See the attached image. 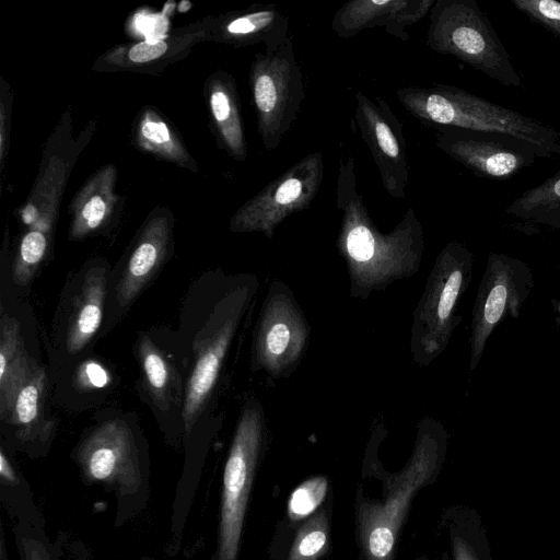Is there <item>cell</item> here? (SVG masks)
<instances>
[{"label": "cell", "instance_id": "obj_3", "mask_svg": "<svg viewBox=\"0 0 560 560\" xmlns=\"http://www.w3.org/2000/svg\"><path fill=\"white\" fill-rule=\"evenodd\" d=\"M445 446L446 432L440 423L430 420L422 424L408 463L389 478L383 500L359 504L357 527L364 560H394L410 504L420 489L438 474Z\"/></svg>", "mask_w": 560, "mask_h": 560}, {"label": "cell", "instance_id": "obj_27", "mask_svg": "<svg viewBox=\"0 0 560 560\" xmlns=\"http://www.w3.org/2000/svg\"><path fill=\"white\" fill-rule=\"evenodd\" d=\"M139 358L143 375L154 404L166 409L178 392L177 374L165 354L143 336L139 342Z\"/></svg>", "mask_w": 560, "mask_h": 560}, {"label": "cell", "instance_id": "obj_13", "mask_svg": "<svg viewBox=\"0 0 560 560\" xmlns=\"http://www.w3.org/2000/svg\"><path fill=\"white\" fill-rule=\"evenodd\" d=\"M354 98V119L376 164L382 185L390 197L404 198L409 165L402 125L382 97L370 98L358 91Z\"/></svg>", "mask_w": 560, "mask_h": 560}, {"label": "cell", "instance_id": "obj_7", "mask_svg": "<svg viewBox=\"0 0 560 560\" xmlns=\"http://www.w3.org/2000/svg\"><path fill=\"white\" fill-rule=\"evenodd\" d=\"M265 439L260 404L244 406L223 471L217 560H237L249 494Z\"/></svg>", "mask_w": 560, "mask_h": 560}, {"label": "cell", "instance_id": "obj_8", "mask_svg": "<svg viewBox=\"0 0 560 560\" xmlns=\"http://www.w3.org/2000/svg\"><path fill=\"white\" fill-rule=\"evenodd\" d=\"M533 288L534 277L526 262L501 253L489 254L472 307L470 372L479 364L494 329L520 316Z\"/></svg>", "mask_w": 560, "mask_h": 560}, {"label": "cell", "instance_id": "obj_30", "mask_svg": "<svg viewBox=\"0 0 560 560\" xmlns=\"http://www.w3.org/2000/svg\"><path fill=\"white\" fill-rule=\"evenodd\" d=\"M327 488V479L323 476H317L307 479L294 489L288 503L290 520L298 522L312 514L325 499Z\"/></svg>", "mask_w": 560, "mask_h": 560}, {"label": "cell", "instance_id": "obj_24", "mask_svg": "<svg viewBox=\"0 0 560 560\" xmlns=\"http://www.w3.org/2000/svg\"><path fill=\"white\" fill-rule=\"evenodd\" d=\"M135 145L154 158L197 172V165L173 126L156 110L145 107L132 129Z\"/></svg>", "mask_w": 560, "mask_h": 560}, {"label": "cell", "instance_id": "obj_16", "mask_svg": "<svg viewBox=\"0 0 560 560\" xmlns=\"http://www.w3.org/2000/svg\"><path fill=\"white\" fill-rule=\"evenodd\" d=\"M173 217L156 209L145 220L116 288V301L122 308L143 290L164 262L172 245Z\"/></svg>", "mask_w": 560, "mask_h": 560}, {"label": "cell", "instance_id": "obj_31", "mask_svg": "<svg viewBox=\"0 0 560 560\" xmlns=\"http://www.w3.org/2000/svg\"><path fill=\"white\" fill-rule=\"evenodd\" d=\"M532 20L560 36V2L556 0H511Z\"/></svg>", "mask_w": 560, "mask_h": 560}, {"label": "cell", "instance_id": "obj_4", "mask_svg": "<svg viewBox=\"0 0 560 560\" xmlns=\"http://www.w3.org/2000/svg\"><path fill=\"white\" fill-rule=\"evenodd\" d=\"M425 44L505 86L522 85L508 50L475 0H435L429 14Z\"/></svg>", "mask_w": 560, "mask_h": 560}, {"label": "cell", "instance_id": "obj_17", "mask_svg": "<svg viewBox=\"0 0 560 560\" xmlns=\"http://www.w3.org/2000/svg\"><path fill=\"white\" fill-rule=\"evenodd\" d=\"M210 19L206 25L186 27L183 33L163 39L143 40L117 46L94 62L96 71L162 70L183 58L196 43L210 39Z\"/></svg>", "mask_w": 560, "mask_h": 560}, {"label": "cell", "instance_id": "obj_11", "mask_svg": "<svg viewBox=\"0 0 560 560\" xmlns=\"http://www.w3.org/2000/svg\"><path fill=\"white\" fill-rule=\"evenodd\" d=\"M435 143L475 175L508 179L542 155L530 144L503 133L438 127Z\"/></svg>", "mask_w": 560, "mask_h": 560}, {"label": "cell", "instance_id": "obj_37", "mask_svg": "<svg viewBox=\"0 0 560 560\" xmlns=\"http://www.w3.org/2000/svg\"><path fill=\"white\" fill-rule=\"evenodd\" d=\"M551 302H552L553 310L557 314V322L560 325V300L553 299Z\"/></svg>", "mask_w": 560, "mask_h": 560}, {"label": "cell", "instance_id": "obj_10", "mask_svg": "<svg viewBox=\"0 0 560 560\" xmlns=\"http://www.w3.org/2000/svg\"><path fill=\"white\" fill-rule=\"evenodd\" d=\"M248 295L246 288H238L226 295L197 336L196 358L184 398L183 419L187 433L192 429L215 385Z\"/></svg>", "mask_w": 560, "mask_h": 560}, {"label": "cell", "instance_id": "obj_36", "mask_svg": "<svg viewBox=\"0 0 560 560\" xmlns=\"http://www.w3.org/2000/svg\"><path fill=\"white\" fill-rule=\"evenodd\" d=\"M0 475L2 481H7L8 483H13L16 481V475L3 451H1L0 454Z\"/></svg>", "mask_w": 560, "mask_h": 560}, {"label": "cell", "instance_id": "obj_32", "mask_svg": "<svg viewBox=\"0 0 560 560\" xmlns=\"http://www.w3.org/2000/svg\"><path fill=\"white\" fill-rule=\"evenodd\" d=\"M12 107V94L10 86L1 79V102H0V166L4 167V160L9 150L10 118Z\"/></svg>", "mask_w": 560, "mask_h": 560}, {"label": "cell", "instance_id": "obj_15", "mask_svg": "<svg viewBox=\"0 0 560 560\" xmlns=\"http://www.w3.org/2000/svg\"><path fill=\"white\" fill-rule=\"evenodd\" d=\"M435 0H350L334 15L332 32L340 38L355 36L361 31L384 27L404 42L409 39L407 27L430 13Z\"/></svg>", "mask_w": 560, "mask_h": 560}, {"label": "cell", "instance_id": "obj_33", "mask_svg": "<svg viewBox=\"0 0 560 560\" xmlns=\"http://www.w3.org/2000/svg\"><path fill=\"white\" fill-rule=\"evenodd\" d=\"M452 549L454 560H481L475 547L463 536H453Z\"/></svg>", "mask_w": 560, "mask_h": 560}, {"label": "cell", "instance_id": "obj_21", "mask_svg": "<svg viewBox=\"0 0 560 560\" xmlns=\"http://www.w3.org/2000/svg\"><path fill=\"white\" fill-rule=\"evenodd\" d=\"M71 158V154L55 149L50 154L46 153L32 194L21 211L28 229L39 228L54 233L58 205L72 167Z\"/></svg>", "mask_w": 560, "mask_h": 560}, {"label": "cell", "instance_id": "obj_23", "mask_svg": "<svg viewBox=\"0 0 560 560\" xmlns=\"http://www.w3.org/2000/svg\"><path fill=\"white\" fill-rule=\"evenodd\" d=\"M106 293V268L89 269L74 299L68 322L66 346L70 353L82 350L98 330Z\"/></svg>", "mask_w": 560, "mask_h": 560}, {"label": "cell", "instance_id": "obj_19", "mask_svg": "<svg viewBox=\"0 0 560 560\" xmlns=\"http://www.w3.org/2000/svg\"><path fill=\"white\" fill-rule=\"evenodd\" d=\"M117 168L106 164L93 173L74 195L69 213V237L78 241L103 228L114 213Z\"/></svg>", "mask_w": 560, "mask_h": 560}, {"label": "cell", "instance_id": "obj_9", "mask_svg": "<svg viewBox=\"0 0 560 560\" xmlns=\"http://www.w3.org/2000/svg\"><path fill=\"white\" fill-rule=\"evenodd\" d=\"M323 177V154L305 155L240 207L230 220V230L260 232L271 238L288 217L310 208Z\"/></svg>", "mask_w": 560, "mask_h": 560}, {"label": "cell", "instance_id": "obj_12", "mask_svg": "<svg viewBox=\"0 0 560 560\" xmlns=\"http://www.w3.org/2000/svg\"><path fill=\"white\" fill-rule=\"evenodd\" d=\"M308 325L293 295L284 285L271 287L255 339L258 368L273 377L291 373L304 354Z\"/></svg>", "mask_w": 560, "mask_h": 560}, {"label": "cell", "instance_id": "obj_22", "mask_svg": "<svg viewBox=\"0 0 560 560\" xmlns=\"http://www.w3.org/2000/svg\"><path fill=\"white\" fill-rule=\"evenodd\" d=\"M36 364L26 353L18 320L4 313L0 319V417L8 421L16 396Z\"/></svg>", "mask_w": 560, "mask_h": 560}, {"label": "cell", "instance_id": "obj_5", "mask_svg": "<svg viewBox=\"0 0 560 560\" xmlns=\"http://www.w3.org/2000/svg\"><path fill=\"white\" fill-rule=\"evenodd\" d=\"M472 270L474 256L459 242L448 243L436 257L413 315L411 351L416 363L430 364L448 346L462 320L459 304Z\"/></svg>", "mask_w": 560, "mask_h": 560}, {"label": "cell", "instance_id": "obj_28", "mask_svg": "<svg viewBox=\"0 0 560 560\" xmlns=\"http://www.w3.org/2000/svg\"><path fill=\"white\" fill-rule=\"evenodd\" d=\"M52 233L32 228L22 236L13 264V280L27 284L44 261L52 240Z\"/></svg>", "mask_w": 560, "mask_h": 560}, {"label": "cell", "instance_id": "obj_29", "mask_svg": "<svg viewBox=\"0 0 560 560\" xmlns=\"http://www.w3.org/2000/svg\"><path fill=\"white\" fill-rule=\"evenodd\" d=\"M329 546V525L325 511L312 515L299 527L288 560H318Z\"/></svg>", "mask_w": 560, "mask_h": 560}, {"label": "cell", "instance_id": "obj_35", "mask_svg": "<svg viewBox=\"0 0 560 560\" xmlns=\"http://www.w3.org/2000/svg\"><path fill=\"white\" fill-rule=\"evenodd\" d=\"M82 380L91 386L102 387L107 382V374L98 364L89 363L84 366Z\"/></svg>", "mask_w": 560, "mask_h": 560}, {"label": "cell", "instance_id": "obj_20", "mask_svg": "<svg viewBox=\"0 0 560 560\" xmlns=\"http://www.w3.org/2000/svg\"><path fill=\"white\" fill-rule=\"evenodd\" d=\"M206 97L219 144L234 160L244 161L247 158V145L233 77L225 71H218L209 77L206 82Z\"/></svg>", "mask_w": 560, "mask_h": 560}, {"label": "cell", "instance_id": "obj_18", "mask_svg": "<svg viewBox=\"0 0 560 560\" xmlns=\"http://www.w3.org/2000/svg\"><path fill=\"white\" fill-rule=\"evenodd\" d=\"M209 33L210 39L221 44L264 45L268 51L277 49L290 35L288 18L273 4L210 19Z\"/></svg>", "mask_w": 560, "mask_h": 560}, {"label": "cell", "instance_id": "obj_34", "mask_svg": "<svg viewBox=\"0 0 560 560\" xmlns=\"http://www.w3.org/2000/svg\"><path fill=\"white\" fill-rule=\"evenodd\" d=\"M25 560H50L45 546L35 538L24 537L22 539Z\"/></svg>", "mask_w": 560, "mask_h": 560}, {"label": "cell", "instance_id": "obj_2", "mask_svg": "<svg viewBox=\"0 0 560 560\" xmlns=\"http://www.w3.org/2000/svg\"><path fill=\"white\" fill-rule=\"evenodd\" d=\"M396 95L422 124L503 133L530 144L542 158L560 159V131L459 88L410 85L398 89Z\"/></svg>", "mask_w": 560, "mask_h": 560}, {"label": "cell", "instance_id": "obj_1", "mask_svg": "<svg viewBox=\"0 0 560 560\" xmlns=\"http://www.w3.org/2000/svg\"><path fill=\"white\" fill-rule=\"evenodd\" d=\"M336 203L341 213L337 247L351 280V294L365 298L395 280L412 276L419 268L424 234L416 210L383 233L375 225L358 191L354 159H340Z\"/></svg>", "mask_w": 560, "mask_h": 560}, {"label": "cell", "instance_id": "obj_25", "mask_svg": "<svg viewBox=\"0 0 560 560\" xmlns=\"http://www.w3.org/2000/svg\"><path fill=\"white\" fill-rule=\"evenodd\" d=\"M505 212L527 224L560 229V171L525 190Z\"/></svg>", "mask_w": 560, "mask_h": 560}, {"label": "cell", "instance_id": "obj_14", "mask_svg": "<svg viewBox=\"0 0 560 560\" xmlns=\"http://www.w3.org/2000/svg\"><path fill=\"white\" fill-rule=\"evenodd\" d=\"M78 459L90 481L113 486L121 495L137 492L142 483L136 441L121 420L106 421L93 430L80 445Z\"/></svg>", "mask_w": 560, "mask_h": 560}, {"label": "cell", "instance_id": "obj_26", "mask_svg": "<svg viewBox=\"0 0 560 560\" xmlns=\"http://www.w3.org/2000/svg\"><path fill=\"white\" fill-rule=\"evenodd\" d=\"M46 382L45 370L36 365L16 396L9 422L22 441L35 436L44 420Z\"/></svg>", "mask_w": 560, "mask_h": 560}, {"label": "cell", "instance_id": "obj_6", "mask_svg": "<svg viewBox=\"0 0 560 560\" xmlns=\"http://www.w3.org/2000/svg\"><path fill=\"white\" fill-rule=\"evenodd\" d=\"M249 86L258 135L266 150H275L294 125L305 96L291 34L277 49L255 55Z\"/></svg>", "mask_w": 560, "mask_h": 560}]
</instances>
